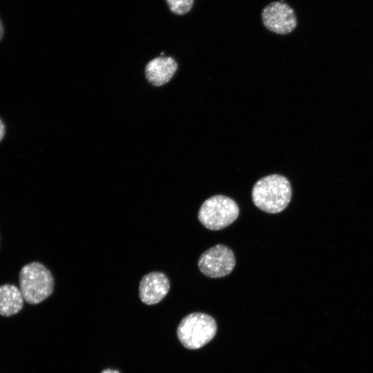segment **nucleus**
<instances>
[{
  "mask_svg": "<svg viewBox=\"0 0 373 373\" xmlns=\"http://www.w3.org/2000/svg\"><path fill=\"white\" fill-rule=\"evenodd\" d=\"M239 213V207L235 200L226 195H216L202 203L198 216L204 227L217 231L232 224Z\"/></svg>",
  "mask_w": 373,
  "mask_h": 373,
  "instance_id": "obj_4",
  "label": "nucleus"
},
{
  "mask_svg": "<svg viewBox=\"0 0 373 373\" xmlns=\"http://www.w3.org/2000/svg\"><path fill=\"white\" fill-rule=\"evenodd\" d=\"M236 265L233 251L227 246L219 244L204 251L199 258L198 266L206 276L213 278L228 276Z\"/></svg>",
  "mask_w": 373,
  "mask_h": 373,
  "instance_id": "obj_5",
  "label": "nucleus"
},
{
  "mask_svg": "<svg viewBox=\"0 0 373 373\" xmlns=\"http://www.w3.org/2000/svg\"><path fill=\"white\" fill-rule=\"evenodd\" d=\"M170 10L182 15L187 13L193 7L194 0H166Z\"/></svg>",
  "mask_w": 373,
  "mask_h": 373,
  "instance_id": "obj_10",
  "label": "nucleus"
},
{
  "mask_svg": "<svg viewBox=\"0 0 373 373\" xmlns=\"http://www.w3.org/2000/svg\"><path fill=\"white\" fill-rule=\"evenodd\" d=\"M178 69L176 61L171 57H158L151 60L145 67L148 82L155 86L169 82Z\"/></svg>",
  "mask_w": 373,
  "mask_h": 373,
  "instance_id": "obj_8",
  "label": "nucleus"
},
{
  "mask_svg": "<svg viewBox=\"0 0 373 373\" xmlns=\"http://www.w3.org/2000/svg\"><path fill=\"white\" fill-rule=\"evenodd\" d=\"M170 282L160 271L150 272L142 277L139 285V296L145 304L151 305L160 302L168 294Z\"/></svg>",
  "mask_w": 373,
  "mask_h": 373,
  "instance_id": "obj_7",
  "label": "nucleus"
},
{
  "mask_svg": "<svg viewBox=\"0 0 373 373\" xmlns=\"http://www.w3.org/2000/svg\"><path fill=\"white\" fill-rule=\"evenodd\" d=\"M261 16L266 28L276 34L290 33L297 25L294 10L287 3L280 1L267 5L263 8Z\"/></svg>",
  "mask_w": 373,
  "mask_h": 373,
  "instance_id": "obj_6",
  "label": "nucleus"
},
{
  "mask_svg": "<svg viewBox=\"0 0 373 373\" xmlns=\"http://www.w3.org/2000/svg\"><path fill=\"white\" fill-rule=\"evenodd\" d=\"M23 301L20 289L15 285L0 286V315L10 316L18 313L23 307Z\"/></svg>",
  "mask_w": 373,
  "mask_h": 373,
  "instance_id": "obj_9",
  "label": "nucleus"
},
{
  "mask_svg": "<svg viewBox=\"0 0 373 373\" xmlns=\"http://www.w3.org/2000/svg\"><path fill=\"white\" fill-rule=\"evenodd\" d=\"M217 330L216 321L211 316L195 312L184 317L180 322L178 337L181 343L190 350H196L209 343Z\"/></svg>",
  "mask_w": 373,
  "mask_h": 373,
  "instance_id": "obj_3",
  "label": "nucleus"
},
{
  "mask_svg": "<svg viewBox=\"0 0 373 373\" xmlns=\"http://www.w3.org/2000/svg\"><path fill=\"white\" fill-rule=\"evenodd\" d=\"M5 133V126L3 122L0 119V141L3 139Z\"/></svg>",
  "mask_w": 373,
  "mask_h": 373,
  "instance_id": "obj_11",
  "label": "nucleus"
},
{
  "mask_svg": "<svg viewBox=\"0 0 373 373\" xmlns=\"http://www.w3.org/2000/svg\"><path fill=\"white\" fill-rule=\"evenodd\" d=\"M3 32H4L3 26V23H2L1 20L0 19V41L1 40V39L3 37Z\"/></svg>",
  "mask_w": 373,
  "mask_h": 373,
  "instance_id": "obj_12",
  "label": "nucleus"
},
{
  "mask_svg": "<svg viewBox=\"0 0 373 373\" xmlns=\"http://www.w3.org/2000/svg\"><path fill=\"white\" fill-rule=\"evenodd\" d=\"M102 373H119V372L118 371H117V370L107 369V370H105L102 371Z\"/></svg>",
  "mask_w": 373,
  "mask_h": 373,
  "instance_id": "obj_13",
  "label": "nucleus"
},
{
  "mask_svg": "<svg viewBox=\"0 0 373 373\" xmlns=\"http://www.w3.org/2000/svg\"><path fill=\"white\" fill-rule=\"evenodd\" d=\"M19 282L24 300L31 305L42 302L53 291L54 280L51 272L38 262H30L21 268Z\"/></svg>",
  "mask_w": 373,
  "mask_h": 373,
  "instance_id": "obj_2",
  "label": "nucleus"
},
{
  "mask_svg": "<svg viewBox=\"0 0 373 373\" xmlns=\"http://www.w3.org/2000/svg\"><path fill=\"white\" fill-rule=\"evenodd\" d=\"M291 193L290 182L285 176L271 174L255 183L251 197L259 209L269 213H278L288 206Z\"/></svg>",
  "mask_w": 373,
  "mask_h": 373,
  "instance_id": "obj_1",
  "label": "nucleus"
}]
</instances>
